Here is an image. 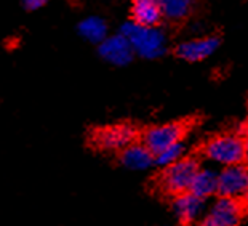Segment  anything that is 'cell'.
<instances>
[{
  "instance_id": "cell-1",
  "label": "cell",
  "mask_w": 248,
  "mask_h": 226,
  "mask_svg": "<svg viewBox=\"0 0 248 226\" xmlns=\"http://www.w3.org/2000/svg\"><path fill=\"white\" fill-rule=\"evenodd\" d=\"M119 34L128 39L135 53L146 60H155L167 51V37L159 28H144L128 21L122 24Z\"/></svg>"
},
{
  "instance_id": "cell-2",
  "label": "cell",
  "mask_w": 248,
  "mask_h": 226,
  "mask_svg": "<svg viewBox=\"0 0 248 226\" xmlns=\"http://www.w3.org/2000/svg\"><path fill=\"white\" fill-rule=\"evenodd\" d=\"M203 156L213 164L232 167L244 164L247 161V146L245 138L240 135H218L208 140L203 146Z\"/></svg>"
},
{
  "instance_id": "cell-3",
  "label": "cell",
  "mask_w": 248,
  "mask_h": 226,
  "mask_svg": "<svg viewBox=\"0 0 248 226\" xmlns=\"http://www.w3.org/2000/svg\"><path fill=\"white\" fill-rule=\"evenodd\" d=\"M199 170L200 165L197 159L186 156L184 159L176 162V164L162 170L159 177V188L165 194H170L173 197L179 196V194L189 193Z\"/></svg>"
},
{
  "instance_id": "cell-4",
  "label": "cell",
  "mask_w": 248,
  "mask_h": 226,
  "mask_svg": "<svg viewBox=\"0 0 248 226\" xmlns=\"http://www.w3.org/2000/svg\"><path fill=\"white\" fill-rule=\"evenodd\" d=\"M138 130L130 124H115L106 125L93 132L92 143L94 148L101 151H119L122 152L130 145L136 143Z\"/></svg>"
},
{
  "instance_id": "cell-5",
  "label": "cell",
  "mask_w": 248,
  "mask_h": 226,
  "mask_svg": "<svg viewBox=\"0 0 248 226\" xmlns=\"http://www.w3.org/2000/svg\"><path fill=\"white\" fill-rule=\"evenodd\" d=\"M244 217V206L239 199L218 197L207 209L199 226H239Z\"/></svg>"
},
{
  "instance_id": "cell-6",
  "label": "cell",
  "mask_w": 248,
  "mask_h": 226,
  "mask_svg": "<svg viewBox=\"0 0 248 226\" xmlns=\"http://www.w3.org/2000/svg\"><path fill=\"white\" fill-rule=\"evenodd\" d=\"M186 132H187L186 122H168V124L155 125V127L144 130V133H142V143L154 152L155 156L173 145L181 143Z\"/></svg>"
},
{
  "instance_id": "cell-7",
  "label": "cell",
  "mask_w": 248,
  "mask_h": 226,
  "mask_svg": "<svg viewBox=\"0 0 248 226\" xmlns=\"http://www.w3.org/2000/svg\"><path fill=\"white\" fill-rule=\"evenodd\" d=\"M248 191V165L239 164L226 167L219 172L218 196L231 199H245Z\"/></svg>"
},
{
  "instance_id": "cell-8",
  "label": "cell",
  "mask_w": 248,
  "mask_h": 226,
  "mask_svg": "<svg viewBox=\"0 0 248 226\" xmlns=\"http://www.w3.org/2000/svg\"><path fill=\"white\" fill-rule=\"evenodd\" d=\"M173 213L184 226H199L202 222L205 212H207V204L203 199L197 197L192 193H184L173 197Z\"/></svg>"
},
{
  "instance_id": "cell-9",
  "label": "cell",
  "mask_w": 248,
  "mask_h": 226,
  "mask_svg": "<svg viewBox=\"0 0 248 226\" xmlns=\"http://www.w3.org/2000/svg\"><path fill=\"white\" fill-rule=\"evenodd\" d=\"M98 53L104 61L112 66H126L133 61L135 50L130 40L124 37L122 34L109 35V37L98 45Z\"/></svg>"
},
{
  "instance_id": "cell-10",
  "label": "cell",
  "mask_w": 248,
  "mask_h": 226,
  "mask_svg": "<svg viewBox=\"0 0 248 226\" xmlns=\"http://www.w3.org/2000/svg\"><path fill=\"white\" fill-rule=\"evenodd\" d=\"M221 44L218 35H207V37H197L187 42H183L175 48V55L179 60L187 63H199L205 58L212 56Z\"/></svg>"
},
{
  "instance_id": "cell-11",
  "label": "cell",
  "mask_w": 248,
  "mask_h": 226,
  "mask_svg": "<svg viewBox=\"0 0 248 226\" xmlns=\"http://www.w3.org/2000/svg\"><path fill=\"white\" fill-rule=\"evenodd\" d=\"M120 159V164H122L125 169L128 170H136V172H141V170H147L151 165L155 164V156L147 146L140 141L136 143L130 145L128 148H125L119 156Z\"/></svg>"
},
{
  "instance_id": "cell-12",
  "label": "cell",
  "mask_w": 248,
  "mask_h": 226,
  "mask_svg": "<svg viewBox=\"0 0 248 226\" xmlns=\"http://www.w3.org/2000/svg\"><path fill=\"white\" fill-rule=\"evenodd\" d=\"M163 18L160 0H133L131 21L144 28H157Z\"/></svg>"
},
{
  "instance_id": "cell-13",
  "label": "cell",
  "mask_w": 248,
  "mask_h": 226,
  "mask_svg": "<svg viewBox=\"0 0 248 226\" xmlns=\"http://www.w3.org/2000/svg\"><path fill=\"white\" fill-rule=\"evenodd\" d=\"M218 188H219V172L200 167V170L197 172V175H195L189 193H192L197 197L207 201L208 197L218 194Z\"/></svg>"
},
{
  "instance_id": "cell-14",
  "label": "cell",
  "mask_w": 248,
  "mask_h": 226,
  "mask_svg": "<svg viewBox=\"0 0 248 226\" xmlns=\"http://www.w3.org/2000/svg\"><path fill=\"white\" fill-rule=\"evenodd\" d=\"M78 34L83 39L92 42V44H103L109 35H108V24L104 23V19L99 16H90L80 21L77 26Z\"/></svg>"
},
{
  "instance_id": "cell-15",
  "label": "cell",
  "mask_w": 248,
  "mask_h": 226,
  "mask_svg": "<svg viewBox=\"0 0 248 226\" xmlns=\"http://www.w3.org/2000/svg\"><path fill=\"white\" fill-rule=\"evenodd\" d=\"M194 0H160L163 18L170 21H183L189 16Z\"/></svg>"
},
{
  "instance_id": "cell-16",
  "label": "cell",
  "mask_w": 248,
  "mask_h": 226,
  "mask_svg": "<svg viewBox=\"0 0 248 226\" xmlns=\"http://www.w3.org/2000/svg\"><path fill=\"white\" fill-rule=\"evenodd\" d=\"M184 157H186V146L181 141V143L173 145L170 148L159 152V154H155V165L160 167V169H167V167L176 164Z\"/></svg>"
},
{
  "instance_id": "cell-17",
  "label": "cell",
  "mask_w": 248,
  "mask_h": 226,
  "mask_svg": "<svg viewBox=\"0 0 248 226\" xmlns=\"http://www.w3.org/2000/svg\"><path fill=\"white\" fill-rule=\"evenodd\" d=\"M46 2H48V0H21L23 7L28 10V12H35V10L45 7Z\"/></svg>"
},
{
  "instance_id": "cell-18",
  "label": "cell",
  "mask_w": 248,
  "mask_h": 226,
  "mask_svg": "<svg viewBox=\"0 0 248 226\" xmlns=\"http://www.w3.org/2000/svg\"><path fill=\"white\" fill-rule=\"evenodd\" d=\"M245 146H247V162H248V136L245 138Z\"/></svg>"
},
{
  "instance_id": "cell-19",
  "label": "cell",
  "mask_w": 248,
  "mask_h": 226,
  "mask_svg": "<svg viewBox=\"0 0 248 226\" xmlns=\"http://www.w3.org/2000/svg\"><path fill=\"white\" fill-rule=\"evenodd\" d=\"M245 129H248V117H247V122H245Z\"/></svg>"
},
{
  "instance_id": "cell-20",
  "label": "cell",
  "mask_w": 248,
  "mask_h": 226,
  "mask_svg": "<svg viewBox=\"0 0 248 226\" xmlns=\"http://www.w3.org/2000/svg\"><path fill=\"white\" fill-rule=\"evenodd\" d=\"M245 201L248 202V191H247V196H245Z\"/></svg>"
}]
</instances>
